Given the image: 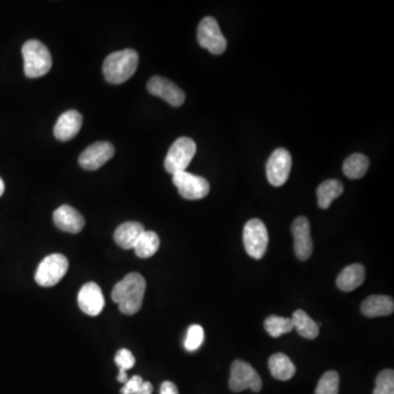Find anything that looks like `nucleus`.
I'll use <instances>...</instances> for the list:
<instances>
[{
  "mask_svg": "<svg viewBox=\"0 0 394 394\" xmlns=\"http://www.w3.org/2000/svg\"><path fill=\"white\" fill-rule=\"evenodd\" d=\"M145 291L146 281L143 275L129 273L114 286L112 300L118 304L122 314L133 316L141 309Z\"/></svg>",
  "mask_w": 394,
  "mask_h": 394,
  "instance_id": "1",
  "label": "nucleus"
},
{
  "mask_svg": "<svg viewBox=\"0 0 394 394\" xmlns=\"http://www.w3.org/2000/svg\"><path fill=\"white\" fill-rule=\"evenodd\" d=\"M139 63V54L131 48L110 54L104 64V78L113 85L125 83L133 77Z\"/></svg>",
  "mask_w": 394,
  "mask_h": 394,
  "instance_id": "2",
  "label": "nucleus"
},
{
  "mask_svg": "<svg viewBox=\"0 0 394 394\" xmlns=\"http://www.w3.org/2000/svg\"><path fill=\"white\" fill-rule=\"evenodd\" d=\"M24 73L28 78H38L46 75L52 68L50 50L38 40H29L22 48Z\"/></svg>",
  "mask_w": 394,
  "mask_h": 394,
  "instance_id": "3",
  "label": "nucleus"
},
{
  "mask_svg": "<svg viewBox=\"0 0 394 394\" xmlns=\"http://www.w3.org/2000/svg\"><path fill=\"white\" fill-rule=\"evenodd\" d=\"M196 153V143L188 137H180L171 146L164 160V168L168 174H174L184 172L191 164Z\"/></svg>",
  "mask_w": 394,
  "mask_h": 394,
  "instance_id": "4",
  "label": "nucleus"
},
{
  "mask_svg": "<svg viewBox=\"0 0 394 394\" xmlns=\"http://www.w3.org/2000/svg\"><path fill=\"white\" fill-rule=\"evenodd\" d=\"M69 263L63 254L54 253L41 262L36 273V281L42 287H53L63 279Z\"/></svg>",
  "mask_w": 394,
  "mask_h": 394,
  "instance_id": "5",
  "label": "nucleus"
},
{
  "mask_svg": "<svg viewBox=\"0 0 394 394\" xmlns=\"http://www.w3.org/2000/svg\"><path fill=\"white\" fill-rule=\"evenodd\" d=\"M263 387L261 377L255 372L253 367L241 359H237L231 365L229 388L234 392H241L250 389L253 392H260Z\"/></svg>",
  "mask_w": 394,
  "mask_h": 394,
  "instance_id": "6",
  "label": "nucleus"
},
{
  "mask_svg": "<svg viewBox=\"0 0 394 394\" xmlns=\"http://www.w3.org/2000/svg\"><path fill=\"white\" fill-rule=\"evenodd\" d=\"M244 244L246 253L254 260H261L267 253L269 232L263 221L251 219L244 229Z\"/></svg>",
  "mask_w": 394,
  "mask_h": 394,
  "instance_id": "7",
  "label": "nucleus"
},
{
  "mask_svg": "<svg viewBox=\"0 0 394 394\" xmlns=\"http://www.w3.org/2000/svg\"><path fill=\"white\" fill-rule=\"evenodd\" d=\"M197 40L202 48H206L215 55L225 53L227 48L226 38L221 33L216 19L213 17H206L199 22Z\"/></svg>",
  "mask_w": 394,
  "mask_h": 394,
  "instance_id": "8",
  "label": "nucleus"
},
{
  "mask_svg": "<svg viewBox=\"0 0 394 394\" xmlns=\"http://www.w3.org/2000/svg\"><path fill=\"white\" fill-rule=\"evenodd\" d=\"M174 184L178 188L180 195L183 199H190V201L206 197L211 190L206 178L188 174L186 171L174 174Z\"/></svg>",
  "mask_w": 394,
  "mask_h": 394,
  "instance_id": "9",
  "label": "nucleus"
},
{
  "mask_svg": "<svg viewBox=\"0 0 394 394\" xmlns=\"http://www.w3.org/2000/svg\"><path fill=\"white\" fill-rule=\"evenodd\" d=\"M290 153L284 148H279L272 153L267 164V176L269 183L274 186H281L286 183L290 174Z\"/></svg>",
  "mask_w": 394,
  "mask_h": 394,
  "instance_id": "10",
  "label": "nucleus"
},
{
  "mask_svg": "<svg viewBox=\"0 0 394 394\" xmlns=\"http://www.w3.org/2000/svg\"><path fill=\"white\" fill-rule=\"evenodd\" d=\"M115 149L114 146L108 141H98L89 146L88 148L81 153L79 156V164L85 170H98L101 167L113 158Z\"/></svg>",
  "mask_w": 394,
  "mask_h": 394,
  "instance_id": "11",
  "label": "nucleus"
},
{
  "mask_svg": "<svg viewBox=\"0 0 394 394\" xmlns=\"http://www.w3.org/2000/svg\"><path fill=\"white\" fill-rule=\"evenodd\" d=\"M291 232L294 236L295 253L300 261H307L314 251L310 223L306 217L300 216L295 219L291 225Z\"/></svg>",
  "mask_w": 394,
  "mask_h": 394,
  "instance_id": "12",
  "label": "nucleus"
},
{
  "mask_svg": "<svg viewBox=\"0 0 394 394\" xmlns=\"http://www.w3.org/2000/svg\"><path fill=\"white\" fill-rule=\"evenodd\" d=\"M147 89L153 96L164 99L172 106H181L185 101V93L176 83L164 77L155 76L147 83Z\"/></svg>",
  "mask_w": 394,
  "mask_h": 394,
  "instance_id": "13",
  "label": "nucleus"
},
{
  "mask_svg": "<svg viewBox=\"0 0 394 394\" xmlns=\"http://www.w3.org/2000/svg\"><path fill=\"white\" fill-rule=\"evenodd\" d=\"M78 304L81 311L90 316H97L104 310V294L96 283H87L81 287L78 294Z\"/></svg>",
  "mask_w": 394,
  "mask_h": 394,
  "instance_id": "14",
  "label": "nucleus"
},
{
  "mask_svg": "<svg viewBox=\"0 0 394 394\" xmlns=\"http://www.w3.org/2000/svg\"><path fill=\"white\" fill-rule=\"evenodd\" d=\"M53 219L58 229L69 234H79L85 224L83 215L69 205L58 207L54 211Z\"/></svg>",
  "mask_w": 394,
  "mask_h": 394,
  "instance_id": "15",
  "label": "nucleus"
},
{
  "mask_svg": "<svg viewBox=\"0 0 394 394\" xmlns=\"http://www.w3.org/2000/svg\"><path fill=\"white\" fill-rule=\"evenodd\" d=\"M83 126V115L78 111L69 110L62 114L54 127V135L61 141H71Z\"/></svg>",
  "mask_w": 394,
  "mask_h": 394,
  "instance_id": "16",
  "label": "nucleus"
},
{
  "mask_svg": "<svg viewBox=\"0 0 394 394\" xmlns=\"http://www.w3.org/2000/svg\"><path fill=\"white\" fill-rule=\"evenodd\" d=\"M360 309L368 318L390 316L394 311L393 299L384 295H372L365 299Z\"/></svg>",
  "mask_w": 394,
  "mask_h": 394,
  "instance_id": "17",
  "label": "nucleus"
},
{
  "mask_svg": "<svg viewBox=\"0 0 394 394\" xmlns=\"http://www.w3.org/2000/svg\"><path fill=\"white\" fill-rule=\"evenodd\" d=\"M145 228L137 221H127L120 225L114 232V240L122 249H134L136 242L143 234Z\"/></svg>",
  "mask_w": 394,
  "mask_h": 394,
  "instance_id": "18",
  "label": "nucleus"
},
{
  "mask_svg": "<svg viewBox=\"0 0 394 394\" xmlns=\"http://www.w3.org/2000/svg\"><path fill=\"white\" fill-rule=\"evenodd\" d=\"M366 279V271L362 264L355 263L345 267L337 279V285L342 291H353L362 286Z\"/></svg>",
  "mask_w": 394,
  "mask_h": 394,
  "instance_id": "19",
  "label": "nucleus"
},
{
  "mask_svg": "<svg viewBox=\"0 0 394 394\" xmlns=\"http://www.w3.org/2000/svg\"><path fill=\"white\" fill-rule=\"evenodd\" d=\"M269 368L272 376L281 381L290 380L296 374V366L294 363L283 353L272 355L269 360Z\"/></svg>",
  "mask_w": 394,
  "mask_h": 394,
  "instance_id": "20",
  "label": "nucleus"
},
{
  "mask_svg": "<svg viewBox=\"0 0 394 394\" xmlns=\"http://www.w3.org/2000/svg\"><path fill=\"white\" fill-rule=\"evenodd\" d=\"M344 191V186L339 180H327L320 184L316 190L318 205L320 209H328L331 206L332 202L337 199Z\"/></svg>",
  "mask_w": 394,
  "mask_h": 394,
  "instance_id": "21",
  "label": "nucleus"
},
{
  "mask_svg": "<svg viewBox=\"0 0 394 394\" xmlns=\"http://www.w3.org/2000/svg\"><path fill=\"white\" fill-rule=\"evenodd\" d=\"M291 320L294 323V329H296L300 337L307 339H314L319 335V324L316 323L304 310H297L294 312Z\"/></svg>",
  "mask_w": 394,
  "mask_h": 394,
  "instance_id": "22",
  "label": "nucleus"
},
{
  "mask_svg": "<svg viewBox=\"0 0 394 394\" xmlns=\"http://www.w3.org/2000/svg\"><path fill=\"white\" fill-rule=\"evenodd\" d=\"M160 246V239L153 231H143L134 246L136 255L141 259H148L155 255Z\"/></svg>",
  "mask_w": 394,
  "mask_h": 394,
  "instance_id": "23",
  "label": "nucleus"
},
{
  "mask_svg": "<svg viewBox=\"0 0 394 394\" xmlns=\"http://www.w3.org/2000/svg\"><path fill=\"white\" fill-rule=\"evenodd\" d=\"M370 168V159L362 153H354L349 156L343 164V172L351 180L363 178Z\"/></svg>",
  "mask_w": 394,
  "mask_h": 394,
  "instance_id": "24",
  "label": "nucleus"
},
{
  "mask_svg": "<svg viewBox=\"0 0 394 394\" xmlns=\"http://www.w3.org/2000/svg\"><path fill=\"white\" fill-rule=\"evenodd\" d=\"M267 333L274 339L281 337L283 334L290 333L294 330L293 320L279 316H269L264 322Z\"/></svg>",
  "mask_w": 394,
  "mask_h": 394,
  "instance_id": "25",
  "label": "nucleus"
},
{
  "mask_svg": "<svg viewBox=\"0 0 394 394\" xmlns=\"http://www.w3.org/2000/svg\"><path fill=\"white\" fill-rule=\"evenodd\" d=\"M339 376L337 372H327L320 378L316 394H339Z\"/></svg>",
  "mask_w": 394,
  "mask_h": 394,
  "instance_id": "26",
  "label": "nucleus"
},
{
  "mask_svg": "<svg viewBox=\"0 0 394 394\" xmlns=\"http://www.w3.org/2000/svg\"><path fill=\"white\" fill-rule=\"evenodd\" d=\"M374 394H394V372L392 370H382L377 376Z\"/></svg>",
  "mask_w": 394,
  "mask_h": 394,
  "instance_id": "27",
  "label": "nucleus"
},
{
  "mask_svg": "<svg viewBox=\"0 0 394 394\" xmlns=\"http://www.w3.org/2000/svg\"><path fill=\"white\" fill-rule=\"evenodd\" d=\"M204 337H205V334H204L203 328L199 324H193L188 328L185 343H184L186 351L195 352L196 349H199L203 344Z\"/></svg>",
  "mask_w": 394,
  "mask_h": 394,
  "instance_id": "28",
  "label": "nucleus"
},
{
  "mask_svg": "<svg viewBox=\"0 0 394 394\" xmlns=\"http://www.w3.org/2000/svg\"><path fill=\"white\" fill-rule=\"evenodd\" d=\"M115 364L118 365V370H132L134 366H135V357H134L133 353L129 351V349H122L116 353Z\"/></svg>",
  "mask_w": 394,
  "mask_h": 394,
  "instance_id": "29",
  "label": "nucleus"
},
{
  "mask_svg": "<svg viewBox=\"0 0 394 394\" xmlns=\"http://www.w3.org/2000/svg\"><path fill=\"white\" fill-rule=\"evenodd\" d=\"M143 380L141 377L134 376L132 377L131 379L127 380L124 387L121 389V394H137L139 393V389H141V384H143Z\"/></svg>",
  "mask_w": 394,
  "mask_h": 394,
  "instance_id": "30",
  "label": "nucleus"
},
{
  "mask_svg": "<svg viewBox=\"0 0 394 394\" xmlns=\"http://www.w3.org/2000/svg\"><path fill=\"white\" fill-rule=\"evenodd\" d=\"M160 394H178V390L174 382L164 381L161 384Z\"/></svg>",
  "mask_w": 394,
  "mask_h": 394,
  "instance_id": "31",
  "label": "nucleus"
},
{
  "mask_svg": "<svg viewBox=\"0 0 394 394\" xmlns=\"http://www.w3.org/2000/svg\"><path fill=\"white\" fill-rule=\"evenodd\" d=\"M153 384L148 381H143V384H141V389H139V393L137 394H151L153 393Z\"/></svg>",
  "mask_w": 394,
  "mask_h": 394,
  "instance_id": "32",
  "label": "nucleus"
},
{
  "mask_svg": "<svg viewBox=\"0 0 394 394\" xmlns=\"http://www.w3.org/2000/svg\"><path fill=\"white\" fill-rule=\"evenodd\" d=\"M118 381L121 382V384H124L127 382L128 377L127 374H126L125 370H120V372H118Z\"/></svg>",
  "mask_w": 394,
  "mask_h": 394,
  "instance_id": "33",
  "label": "nucleus"
},
{
  "mask_svg": "<svg viewBox=\"0 0 394 394\" xmlns=\"http://www.w3.org/2000/svg\"><path fill=\"white\" fill-rule=\"evenodd\" d=\"M3 192H5V183L3 178H0V196H3Z\"/></svg>",
  "mask_w": 394,
  "mask_h": 394,
  "instance_id": "34",
  "label": "nucleus"
}]
</instances>
